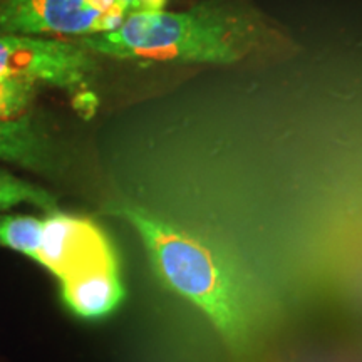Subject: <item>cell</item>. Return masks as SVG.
Returning <instances> with one entry per match:
<instances>
[{"instance_id":"obj_2","label":"cell","mask_w":362,"mask_h":362,"mask_svg":"<svg viewBox=\"0 0 362 362\" xmlns=\"http://www.w3.org/2000/svg\"><path fill=\"white\" fill-rule=\"evenodd\" d=\"M115 214L139 233L166 287L198 307L226 342L242 347L250 334V310L237 270L206 243L143 208L119 206Z\"/></svg>"},{"instance_id":"obj_11","label":"cell","mask_w":362,"mask_h":362,"mask_svg":"<svg viewBox=\"0 0 362 362\" xmlns=\"http://www.w3.org/2000/svg\"><path fill=\"white\" fill-rule=\"evenodd\" d=\"M166 0H131V13L134 12H160L165 8Z\"/></svg>"},{"instance_id":"obj_8","label":"cell","mask_w":362,"mask_h":362,"mask_svg":"<svg viewBox=\"0 0 362 362\" xmlns=\"http://www.w3.org/2000/svg\"><path fill=\"white\" fill-rule=\"evenodd\" d=\"M44 220L30 215L0 216V245L39 260Z\"/></svg>"},{"instance_id":"obj_10","label":"cell","mask_w":362,"mask_h":362,"mask_svg":"<svg viewBox=\"0 0 362 362\" xmlns=\"http://www.w3.org/2000/svg\"><path fill=\"white\" fill-rule=\"evenodd\" d=\"M37 94V84L0 78V117H17L27 111Z\"/></svg>"},{"instance_id":"obj_5","label":"cell","mask_w":362,"mask_h":362,"mask_svg":"<svg viewBox=\"0 0 362 362\" xmlns=\"http://www.w3.org/2000/svg\"><path fill=\"white\" fill-rule=\"evenodd\" d=\"M37 264L59 282L94 269H119L111 240L96 223L59 210L44 218Z\"/></svg>"},{"instance_id":"obj_4","label":"cell","mask_w":362,"mask_h":362,"mask_svg":"<svg viewBox=\"0 0 362 362\" xmlns=\"http://www.w3.org/2000/svg\"><path fill=\"white\" fill-rule=\"evenodd\" d=\"M96 69L94 54L72 40L0 33V78L81 94Z\"/></svg>"},{"instance_id":"obj_3","label":"cell","mask_w":362,"mask_h":362,"mask_svg":"<svg viewBox=\"0 0 362 362\" xmlns=\"http://www.w3.org/2000/svg\"><path fill=\"white\" fill-rule=\"evenodd\" d=\"M131 13V0H0V33L86 37L110 33Z\"/></svg>"},{"instance_id":"obj_6","label":"cell","mask_w":362,"mask_h":362,"mask_svg":"<svg viewBox=\"0 0 362 362\" xmlns=\"http://www.w3.org/2000/svg\"><path fill=\"white\" fill-rule=\"evenodd\" d=\"M61 293L67 309L94 320L107 317L121 305L124 287L119 269H94L61 280Z\"/></svg>"},{"instance_id":"obj_9","label":"cell","mask_w":362,"mask_h":362,"mask_svg":"<svg viewBox=\"0 0 362 362\" xmlns=\"http://www.w3.org/2000/svg\"><path fill=\"white\" fill-rule=\"evenodd\" d=\"M17 205H33L52 214L57 210L56 198L44 188L22 178H17L6 170H0V211Z\"/></svg>"},{"instance_id":"obj_7","label":"cell","mask_w":362,"mask_h":362,"mask_svg":"<svg viewBox=\"0 0 362 362\" xmlns=\"http://www.w3.org/2000/svg\"><path fill=\"white\" fill-rule=\"evenodd\" d=\"M0 160L47 171L52 166V146L30 116L0 117Z\"/></svg>"},{"instance_id":"obj_1","label":"cell","mask_w":362,"mask_h":362,"mask_svg":"<svg viewBox=\"0 0 362 362\" xmlns=\"http://www.w3.org/2000/svg\"><path fill=\"white\" fill-rule=\"evenodd\" d=\"M90 54L131 61L235 64L270 49L259 13L232 0H203L185 12H134L115 30L69 39Z\"/></svg>"}]
</instances>
